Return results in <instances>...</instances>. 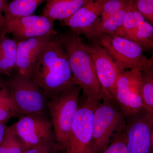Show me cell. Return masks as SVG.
<instances>
[{
  "instance_id": "obj_1",
  "label": "cell",
  "mask_w": 153,
  "mask_h": 153,
  "mask_svg": "<svg viewBox=\"0 0 153 153\" xmlns=\"http://www.w3.org/2000/svg\"><path fill=\"white\" fill-rule=\"evenodd\" d=\"M29 77L43 90L48 99L76 85L68 57L57 33L50 39Z\"/></svg>"
},
{
  "instance_id": "obj_2",
  "label": "cell",
  "mask_w": 153,
  "mask_h": 153,
  "mask_svg": "<svg viewBox=\"0 0 153 153\" xmlns=\"http://www.w3.org/2000/svg\"><path fill=\"white\" fill-rule=\"evenodd\" d=\"M59 36L68 57L75 84L80 86L87 98L101 101L103 94L93 59L79 35L70 30Z\"/></svg>"
},
{
  "instance_id": "obj_3",
  "label": "cell",
  "mask_w": 153,
  "mask_h": 153,
  "mask_svg": "<svg viewBox=\"0 0 153 153\" xmlns=\"http://www.w3.org/2000/svg\"><path fill=\"white\" fill-rule=\"evenodd\" d=\"M126 115L115 102L100 101L94 114L90 153H101L124 131Z\"/></svg>"
},
{
  "instance_id": "obj_4",
  "label": "cell",
  "mask_w": 153,
  "mask_h": 153,
  "mask_svg": "<svg viewBox=\"0 0 153 153\" xmlns=\"http://www.w3.org/2000/svg\"><path fill=\"white\" fill-rule=\"evenodd\" d=\"M81 90L79 85H74L47 101V108L55 141L62 150L66 149L71 126L79 108V95Z\"/></svg>"
},
{
  "instance_id": "obj_5",
  "label": "cell",
  "mask_w": 153,
  "mask_h": 153,
  "mask_svg": "<svg viewBox=\"0 0 153 153\" xmlns=\"http://www.w3.org/2000/svg\"><path fill=\"white\" fill-rule=\"evenodd\" d=\"M5 85L16 108L19 117L34 114H46L48 98L29 76L13 72Z\"/></svg>"
},
{
  "instance_id": "obj_6",
  "label": "cell",
  "mask_w": 153,
  "mask_h": 153,
  "mask_svg": "<svg viewBox=\"0 0 153 153\" xmlns=\"http://www.w3.org/2000/svg\"><path fill=\"white\" fill-rule=\"evenodd\" d=\"M92 39L105 50L122 71L141 68L149 60L140 45L121 36L104 34Z\"/></svg>"
},
{
  "instance_id": "obj_7",
  "label": "cell",
  "mask_w": 153,
  "mask_h": 153,
  "mask_svg": "<svg viewBox=\"0 0 153 153\" xmlns=\"http://www.w3.org/2000/svg\"><path fill=\"white\" fill-rule=\"evenodd\" d=\"M100 101L86 98L79 106L66 143V153H90L94 114Z\"/></svg>"
},
{
  "instance_id": "obj_8",
  "label": "cell",
  "mask_w": 153,
  "mask_h": 153,
  "mask_svg": "<svg viewBox=\"0 0 153 153\" xmlns=\"http://www.w3.org/2000/svg\"><path fill=\"white\" fill-rule=\"evenodd\" d=\"M124 134L128 153H153V116L144 108L126 116Z\"/></svg>"
},
{
  "instance_id": "obj_9",
  "label": "cell",
  "mask_w": 153,
  "mask_h": 153,
  "mask_svg": "<svg viewBox=\"0 0 153 153\" xmlns=\"http://www.w3.org/2000/svg\"><path fill=\"white\" fill-rule=\"evenodd\" d=\"M140 68L123 71L116 82L114 99L126 116L143 108L140 94Z\"/></svg>"
},
{
  "instance_id": "obj_10",
  "label": "cell",
  "mask_w": 153,
  "mask_h": 153,
  "mask_svg": "<svg viewBox=\"0 0 153 153\" xmlns=\"http://www.w3.org/2000/svg\"><path fill=\"white\" fill-rule=\"evenodd\" d=\"M19 117L18 121L11 126L26 149L55 137L51 120L46 114H34Z\"/></svg>"
},
{
  "instance_id": "obj_11",
  "label": "cell",
  "mask_w": 153,
  "mask_h": 153,
  "mask_svg": "<svg viewBox=\"0 0 153 153\" xmlns=\"http://www.w3.org/2000/svg\"><path fill=\"white\" fill-rule=\"evenodd\" d=\"M85 48L93 59L103 94L102 100L116 102L113 98L114 91L118 77L123 71L96 41H94L90 45H85Z\"/></svg>"
},
{
  "instance_id": "obj_12",
  "label": "cell",
  "mask_w": 153,
  "mask_h": 153,
  "mask_svg": "<svg viewBox=\"0 0 153 153\" xmlns=\"http://www.w3.org/2000/svg\"><path fill=\"white\" fill-rule=\"evenodd\" d=\"M54 22L43 15L5 17V30L15 41H23L57 33L54 30Z\"/></svg>"
},
{
  "instance_id": "obj_13",
  "label": "cell",
  "mask_w": 153,
  "mask_h": 153,
  "mask_svg": "<svg viewBox=\"0 0 153 153\" xmlns=\"http://www.w3.org/2000/svg\"><path fill=\"white\" fill-rule=\"evenodd\" d=\"M57 33L17 41L15 71L30 76L34 66L51 38Z\"/></svg>"
},
{
  "instance_id": "obj_14",
  "label": "cell",
  "mask_w": 153,
  "mask_h": 153,
  "mask_svg": "<svg viewBox=\"0 0 153 153\" xmlns=\"http://www.w3.org/2000/svg\"><path fill=\"white\" fill-rule=\"evenodd\" d=\"M108 0H89L75 13L63 22L71 31L88 38L99 21L102 10Z\"/></svg>"
},
{
  "instance_id": "obj_15",
  "label": "cell",
  "mask_w": 153,
  "mask_h": 153,
  "mask_svg": "<svg viewBox=\"0 0 153 153\" xmlns=\"http://www.w3.org/2000/svg\"><path fill=\"white\" fill-rule=\"evenodd\" d=\"M89 0H47L43 16L54 21H64L78 11Z\"/></svg>"
},
{
  "instance_id": "obj_16",
  "label": "cell",
  "mask_w": 153,
  "mask_h": 153,
  "mask_svg": "<svg viewBox=\"0 0 153 153\" xmlns=\"http://www.w3.org/2000/svg\"><path fill=\"white\" fill-rule=\"evenodd\" d=\"M7 34L5 31H0V74L10 76L16 69L17 43Z\"/></svg>"
},
{
  "instance_id": "obj_17",
  "label": "cell",
  "mask_w": 153,
  "mask_h": 153,
  "mask_svg": "<svg viewBox=\"0 0 153 153\" xmlns=\"http://www.w3.org/2000/svg\"><path fill=\"white\" fill-rule=\"evenodd\" d=\"M132 1L128 0L124 7L113 16L103 21L99 20L87 38L93 39L104 34L117 35L122 28L125 16Z\"/></svg>"
},
{
  "instance_id": "obj_18",
  "label": "cell",
  "mask_w": 153,
  "mask_h": 153,
  "mask_svg": "<svg viewBox=\"0 0 153 153\" xmlns=\"http://www.w3.org/2000/svg\"><path fill=\"white\" fill-rule=\"evenodd\" d=\"M140 94L143 107L153 116V57L143 64L140 68Z\"/></svg>"
},
{
  "instance_id": "obj_19",
  "label": "cell",
  "mask_w": 153,
  "mask_h": 153,
  "mask_svg": "<svg viewBox=\"0 0 153 153\" xmlns=\"http://www.w3.org/2000/svg\"><path fill=\"white\" fill-rule=\"evenodd\" d=\"M134 13L136 28L131 41L139 44L144 51L151 49L153 47V25L137 10L135 4Z\"/></svg>"
},
{
  "instance_id": "obj_20",
  "label": "cell",
  "mask_w": 153,
  "mask_h": 153,
  "mask_svg": "<svg viewBox=\"0 0 153 153\" xmlns=\"http://www.w3.org/2000/svg\"><path fill=\"white\" fill-rule=\"evenodd\" d=\"M47 0H12L6 2L3 9L7 17H22L33 15L40 5Z\"/></svg>"
},
{
  "instance_id": "obj_21",
  "label": "cell",
  "mask_w": 153,
  "mask_h": 153,
  "mask_svg": "<svg viewBox=\"0 0 153 153\" xmlns=\"http://www.w3.org/2000/svg\"><path fill=\"white\" fill-rule=\"evenodd\" d=\"M17 117L16 108L5 85L0 89V122L7 123L11 118Z\"/></svg>"
},
{
  "instance_id": "obj_22",
  "label": "cell",
  "mask_w": 153,
  "mask_h": 153,
  "mask_svg": "<svg viewBox=\"0 0 153 153\" xmlns=\"http://www.w3.org/2000/svg\"><path fill=\"white\" fill-rule=\"evenodd\" d=\"M26 150L12 126H7L4 139L0 144V153H24Z\"/></svg>"
},
{
  "instance_id": "obj_23",
  "label": "cell",
  "mask_w": 153,
  "mask_h": 153,
  "mask_svg": "<svg viewBox=\"0 0 153 153\" xmlns=\"http://www.w3.org/2000/svg\"><path fill=\"white\" fill-rule=\"evenodd\" d=\"M128 0H108L104 5L100 21H103L120 10L124 7Z\"/></svg>"
},
{
  "instance_id": "obj_24",
  "label": "cell",
  "mask_w": 153,
  "mask_h": 153,
  "mask_svg": "<svg viewBox=\"0 0 153 153\" xmlns=\"http://www.w3.org/2000/svg\"><path fill=\"white\" fill-rule=\"evenodd\" d=\"M58 150H62L56 143L54 137L26 150L24 153H53Z\"/></svg>"
},
{
  "instance_id": "obj_25",
  "label": "cell",
  "mask_w": 153,
  "mask_h": 153,
  "mask_svg": "<svg viewBox=\"0 0 153 153\" xmlns=\"http://www.w3.org/2000/svg\"><path fill=\"white\" fill-rule=\"evenodd\" d=\"M137 10L151 25L153 24V0H134Z\"/></svg>"
},
{
  "instance_id": "obj_26",
  "label": "cell",
  "mask_w": 153,
  "mask_h": 153,
  "mask_svg": "<svg viewBox=\"0 0 153 153\" xmlns=\"http://www.w3.org/2000/svg\"><path fill=\"white\" fill-rule=\"evenodd\" d=\"M101 153H128L124 131Z\"/></svg>"
},
{
  "instance_id": "obj_27",
  "label": "cell",
  "mask_w": 153,
  "mask_h": 153,
  "mask_svg": "<svg viewBox=\"0 0 153 153\" xmlns=\"http://www.w3.org/2000/svg\"><path fill=\"white\" fill-rule=\"evenodd\" d=\"M6 2H7L6 0H0V31H5L6 32L5 17L3 13V9Z\"/></svg>"
},
{
  "instance_id": "obj_28",
  "label": "cell",
  "mask_w": 153,
  "mask_h": 153,
  "mask_svg": "<svg viewBox=\"0 0 153 153\" xmlns=\"http://www.w3.org/2000/svg\"><path fill=\"white\" fill-rule=\"evenodd\" d=\"M7 126V123L0 122V144L4 139Z\"/></svg>"
},
{
  "instance_id": "obj_29",
  "label": "cell",
  "mask_w": 153,
  "mask_h": 153,
  "mask_svg": "<svg viewBox=\"0 0 153 153\" xmlns=\"http://www.w3.org/2000/svg\"><path fill=\"white\" fill-rule=\"evenodd\" d=\"M5 85V80H4L2 76L0 74V89Z\"/></svg>"
},
{
  "instance_id": "obj_30",
  "label": "cell",
  "mask_w": 153,
  "mask_h": 153,
  "mask_svg": "<svg viewBox=\"0 0 153 153\" xmlns=\"http://www.w3.org/2000/svg\"><path fill=\"white\" fill-rule=\"evenodd\" d=\"M60 150H58V151H56V152H55L53 153H62L60 152Z\"/></svg>"
},
{
  "instance_id": "obj_31",
  "label": "cell",
  "mask_w": 153,
  "mask_h": 153,
  "mask_svg": "<svg viewBox=\"0 0 153 153\" xmlns=\"http://www.w3.org/2000/svg\"><path fill=\"white\" fill-rule=\"evenodd\" d=\"M7 1V2L8 0H6Z\"/></svg>"
}]
</instances>
